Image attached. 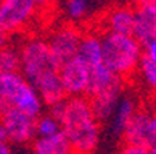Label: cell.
<instances>
[{"label":"cell","mask_w":156,"mask_h":154,"mask_svg":"<svg viewBox=\"0 0 156 154\" xmlns=\"http://www.w3.org/2000/svg\"><path fill=\"white\" fill-rule=\"evenodd\" d=\"M20 74L34 88L43 105H54L66 99L59 76V65L50 53L45 39H30L19 50Z\"/></svg>","instance_id":"cell-1"},{"label":"cell","mask_w":156,"mask_h":154,"mask_svg":"<svg viewBox=\"0 0 156 154\" xmlns=\"http://www.w3.org/2000/svg\"><path fill=\"white\" fill-rule=\"evenodd\" d=\"M57 122L74 154H91L98 148L101 128L87 97H66Z\"/></svg>","instance_id":"cell-2"},{"label":"cell","mask_w":156,"mask_h":154,"mask_svg":"<svg viewBox=\"0 0 156 154\" xmlns=\"http://www.w3.org/2000/svg\"><path fill=\"white\" fill-rule=\"evenodd\" d=\"M42 111L40 97L20 73L0 74V117L8 113H23L37 119Z\"/></svg>","instance_id":"cell-3"},{"label":"cell","mask_w":156,"mask_h":154,"mask_svg":"<svg viewBox=\"0 0 156 154\" xmlns=\"http://www.w3.org/2000/svg\"><path fill=\"white\" fill-rule=\"evenodd\" d=\"M101 46L104 65L116 76L125 79L138 70L142 57V46L135 37L105 31L101 36Z\"/></svg>","instance_id":"cell-4"},{"label":"cell","mask_w":156,"mask_h":154,"mask_svg":"<svg viewBox=\"0 0 156 154\" xmlns=\"http://www.w3.org/2000/svg\"><path fill=\"white\" fill-rule=\"evenodd\" d=\"M82 36L83 34L80 33V29L73 23L60 25L50 34L47 45L56 63L59 65V68L77 56Z\"/></svg>","instance_id":"cell-5"},{"label":"cell","mask_w":156,"mask_h":154,"mask_svg":"<svg viewBox=\"0 0 156 154\" xmlns=\"http://www.w3.org/2000/svg\"><path fill=\"white\" fill-rule=\"evenodd\" d=\"M124 143L150 149L156 142V114L150 111H136L122 131Z\"/></svg>","instance_id":"cell-6"},{"label":"cell","mask_w":156,"mask_h":154,"mask_svg":"<svg viewBox=\"0 0 156 154\" xmlns=\"http://www.w3.org/2000/svg\"><path fill=\"white\" fill-rule=\"evenodd\" d=\"M39 2L36 0H3L0 2V31L17 33L34 17Z\"/></svg>","instance_id":"cell-7"},{"label":"cell","mask_w":156,"mask_h":154,"mask_svg":"<svg viewBox=\"0 0 156 154\" xmlns=\"http://www.w3.org/2000/svg\"><path fill=\"white\" fill-rule=\"evenodd\" d=\"M124 79L111 73L104 63L90 68V79L87 88V99H93L99 96H116L122 97L124 93Z\"/></svg>","instance_id":"cell-8"},{"label":"cell","mask_w":156,"mask_h":154,"mask_svg":"<svg viewBox=\"0 0 156 154\" xmlns=\"http://www.w3.org/2000/svg\"><path fill=\"white\" fill-rule=\"evenodd\" d=\"M59 76L63 85L66 97H83L88 88L90 79V68L88 65L79 59L77 56L62 65L59 70Z\"/></svg>","instance_id":"cell-9"},{"label":"cell","mask_w":156,"mask_h":154,"mask_svg":"<svg viewBox=\"0 0 156 154\" xmlns=\"http://www.w3.org/2000/svg\"><path fill=\"white\" fill-rule=\"evenodd\" d=\"M133 17H135L133 37L141 46H145L153 40L156 31V2L144 0L136 3V6L133 8Z\"/></svg>","instance_id":"cell-10"},{"label":"cell","mask_w":156,"mask_h":154,"mask_svg":"<svg viewBox=\"0 0 156 154\" xmlns=\"http://www.w3.org/2000/svg\"><path fill=\"white\" fill-rule=\"evenodd\" d=\"M8 136V143L23 145L36 139V119L23 113H8L0 117Z\"/></svg>","instance_id":"cell-11"},{"label":"cell","mask_w":156,"mask_h":154,"mask_svg":"<svg viewBox=\"0 0 156 154\" xmlns=\"http://www.w3.org/2000/svg\"><path fill=\"white\" fill-rule=\"evenodd\" d=\"M107 33H113L119 36L133 37V26H135V17H133L131 6H116L105 17Z\"/></svg>","instance_id":"cell-12"},{"label":"cell","mask_w":156,"mask_h":154,"mask_svg":"<svg viewBox=\"0 0 156 154\" xmlns=\"http://www.w3.org/2000/svg\"><path fill=\"white\" fill-rule=\"evenodd\" d=\"M33 154H74V151L60 131L51 137H36L33 140Z\"/></svg>","instance_id":"cell-13"},{"label":"cell","mask_w":156,"mask_h":154,"mask_svg":"<svg viewBox=\"0 0 156 154\" xmlns=\"http://www.w3.org/2000/svg\"><path fill=\"white\" fill-rule=\"evenodd\" d=\"M77 57L82 59L88 65V68L104 63L102 62L101 37H98L94 34H85V36H82L80 45H79V50H77Z\"/></svg>","instance_id":"cell-14"},{"label":"cell","mask_w":156,"mask_h":154,"mask_svg":"<svg viewBox=\"0 0 156 154\" xmlns=\"http://www.w3.org/2000/svg\"><path fill=\"white\" fill-rule=\"evenodd\" d=\"M138 111V106H136V102L133 97L130 96H124L119 99L118 102V106L115 109L113 116H111V119H113V122H111V129H113V133L118 136H122V131L124 128L127 126V123L130 122V119L133 117V114H135Z\"/></svg>","instance_id":"cell-15"},{"label":"cell","mask_w":156,"mask_h":154,"mask_svg":"<svg viewBox=\"0 0 156 154\" xmlns=\"http://www.w3.org/2000/svg\"><path fill=\"white\" fill-rule=\"evenodd\" d=\"M20 73V54L14 46L0 50V74Z\"/></svg>","instance_id":"cell-16"},{"label":"cell","mask_w":156,"mask_h":154,"mask_svg":"<svg viewBox=\"0 0 156 154\" xmlns=\"http://www.w3.org/2000/svg\"><path fill=\"white\" fill-rule=\"evenodd\" d=\"M94 8L93 2L88 0H68L65 2V12L71 20H83L91 14Z\"/></svg>","instance_id":"cell-17"},{"label":"cell","mask_w":156,"mask_h":154,"mask_svg":"<svg viewBox=\"0 0 156 154\" xmlns=\"http://www.w3.org/2000/svg\"><path fill=\"white\" fill-rule=\"evenodd\" d=\"M60 133L59 122L50 114H40L36 119V137H51Z\"/></svg>","instance_id":"cell-18"},{"label":"cell","mask_w":156,"mask_h":154,"mask_svg":"<svg viewBox=\"0 0 156 154\" xmlns=\"http://www.w3.org/2000/svg\"><path fill=\"white\" fill-rule=\"evenodd\" d=\"M138 71L144 80V83L150 88L151 91H156V63L151 62L150 59H147L144 54L141 57Z\"/></svg>","instance_id":"cell-19"},{"label":"cell","mask_w":156,"mask_h":154,"mask_svg":"<svg viewBox=\"0 0 156 154\" xmlns=\"http://www.w3.org/2000/svg\"><path fill=\"white\" fill-rule=\"evenodd\" d=\"M142 54H144L147 59H150L151 62H154V63H156V40H151V42L148 43V45H145V46H144Z\"/></svg>","instance_id":"cell-20"},{"label":"cell","mask_w":156,"mask_h":154,"mask_svg":"<svg viewBox=\"0 0 156 154\" xmlns=\"http://www.w3.org/2000/svg\"><path fill=\"white\" fill-rule=\"evenodd\" d=\"M119 154H148V149H142V148H136V146L124 145V146L121 148Z\"/></svg>","instance_id":"cell-21"},{"label":"cell","mask_w":156,"mask_h":154,"mask_svg":"<svg viewBox=\"0 0 156 154\" xmlns=\"http://www.w3.org/2000/svg\"><path fill=\"white\" fill-rule=\"evenodd\" d=\"M8 42H9V36L0 31V50H3V48L9 46V45H8Z\"/></svg>","instance_id":"cell-22"},{"label":"cell","mask_w":156,"mask_h":154,"mask_svg":"<svg viewBox=\"0 0 156 154\" xmlns=\"http://www.w3.org/2000/svg\"><path fill=\"white\" fill-rule=\"evenodd\" d=\"M0 143H8V136H6V129L3 123L0 122Z\"/></svg>","instance_id":"cell-23"},{"label":"cell","mask_w":156,"mask_h":154,"mask_svg":"<svg viewBox=\"0 0 156 154\" xmlns=\"http://www.w3.org/2000/svg\"><path fill=\"white\" fill-rule=\"evenodd\" d=\"M0 154H12L9 143H0Z\"/></svg>","instance_id":"cell-24"},{"label":"cell","mask_w":156,"mask_h":154,"mask_svg":"<svg viewBox=\"0 0 156 154\" xmlns=\"http://www.w3.org/2000/svg\"><path fill=\"white\" fill-rule=\"evenodd\" d=\"M148 154H156V142H154V145L148 149Z\"/></svg>","instance_id":"cell-25"},{"label":"cell","mask_w":156,"mask_h":154,"mask_svg":"<svg viewBox=\"0 0 156 154\" xmlns=\"http://www.w3.org/2000/svg\"><path fill=\"white\" fill-rule=\"evenodd\" d=\"M153 40H156V31H154V36H153Z\"/></svg>","instance_id":"cell-26"},{"label":"cell","mask_w":156,"mask_h":154,"mask_svg":"<svg viewBox=\"0 0 156 154\" xmlns=\"http://www.w3.org/2000/svg\"><path fill=\"white\" fill-rule=\"evenodd\" d=\"M30 154H33V152H30Z\"/></svg>","instance_id":"cell-27"}]
</instances>
